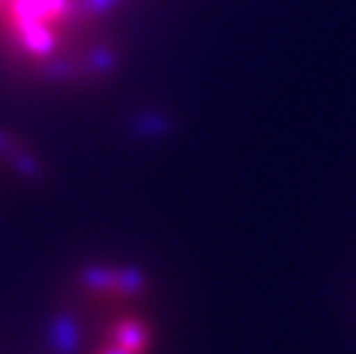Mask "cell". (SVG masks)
Returning a JSON list of instances; mask_svg holds the SVG:
<instances>
[{
  "mask_svg": "<svg viewBox=\"0 0 356 354\" xmlns=\"http://www.w3.org/2000/svg\"><path fill=\"white\" fill-rule=\"evenodd\" d=\"M14 152V143L10 136H5V134H0V154H10Z\"/></svg>",
  "mask_w": 356,
  "mask_h": 354,
  "instance_id": "cell-1",
  "label": "cell"
}]
</instances>
